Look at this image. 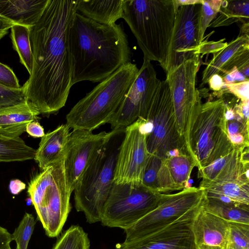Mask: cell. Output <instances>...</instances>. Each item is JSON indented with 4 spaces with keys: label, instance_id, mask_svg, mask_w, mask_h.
Returning a JSON list of instances; mask_svg holds the SVG:
<instances>
[{
    "label": "cell",
    "instance_id": "1",
    "mask_svg": "<svg viewBox=\"0 0 249 249\" xmlns=\"http://www.w3.org/2000/svg\"><path fill=\"white\" fill-rule=\"evenodd\" d=\"M78 0H49L35 25L29 27L32 72L22 86L26 100L41 114L65 106L72 84L69 32Z\"/></svg>",
    "mask_w": 249,
    "mask_h": 249
},
{
    "label": "cell",
    "instance_id": "2",
    "mask_svg": "<svg viewBox=\"0 0 249 249\" xmlns=\"http://www.w3.org/2000/svg\"><path fill=\"white\" fill-rule=\"evenodd\" d=\"M72 84L100 82L131 62L132 52L123 24L94 21L75 14L69 32Z\"/></svg>",
    "mask_w": 249,
    "mask_h": 249
},
{
    "label": "cell",
    "instance_id": "3",
    "mask_svg": "<svg viewBox=\"0 0 249 249\" xmlns=\"http://www.w3.org/2000/svg\"><path fill=\"white\" fill-rule=\"evenodd\" d=\"M143 54L165 71L175 20L173 0H124L122 18Z\"/></svg>",
    "mask_w": 249,
    "mask_h": 249
},
{
    "label": "cell",
    "instance_id": "4",
    "mask_svg": "<svg viewBox=\"0 0 249 249\" xmlns=\"http://www.w3.org/2000/svg\"><path fill=\"white\" fill-rule=\"evenodd\" d=\"M139 69L131 62L121 66L79 100L66 117L70 128L93 130L108 123L117 111Z\"/></svg>",
    "mask_w": 249,
    "mask_h": 249
},
{
    "label": "cell",
    "instance_id": "5",
    "mask_svg": "<svg viewBox=\"0 0 249 249\" xmlns=\"http://www.w3.org/2000/svg\"><path fill=\"white\" fill-rule=\"evenodd\" d=\"M225 113L222 97L201 102L195 109L184 140L198 171L234 148L228 135Z\"/></svg>",
    "mask_w": 249,
    "mask_h": 249
},
{
    "label": "cell",
    "instance_id": "6",
    "mask_svg": "<svg viewBox=\"0 0 249 249\" xmlns=\"http://www.w3.org/2000/svg\"><path fill=\"white\" fill-rule=\"evenodd\" d=\"M72 192L64 159L36 174L29 182L28 194L48 236L55 237L60 233L71 210Z\"/></svg>",
    "mask_w": 249,
    "mask_h": 249
},
{
    "label": "cell",
    "instance_id": "7",
    "mask_svg": "<svg viewBox=\"0 0 249 249\" xmlns=\"http://www.w3.org/2000/svg\"><path fill=\"white\" fill-rule=\"evenodd\" d=\"M124 129H116L74 190L75 209L84 213L89 223L101 221L104 205L114 183L115 165Z\"/></svg>",
    "mask_w": 249,
    "mask_h": 249
},
{
    "label": "cell",
    "instance_id": "8",
    "mask_svg": "<svg viewBox=\"0 0 249 249\" xmlns=\"http://www.w3.org/2000/svg\"><path fill=\"white\" fill-rule=\"evenodd\" d=\"M161 194L142 185L114 182L100 222L105 226L127 229L157 206Z\"/></svg>",
    "mask_w": 249,
    "mask_h": 249
},
{
    "label": "cell",
    "instance_id": "9",
    "mask_svg": "<svg viewBox=\"0 0 249 249\" xmlns=\"http://www.w3.org/2000/svg\"><path fill=\"white\" fill-rule=\"evenodd\" d=\"M146 120L152 126L146 137L147 148L150 154L167 158L175 149L188 153L184 141L177 131L172 97L166 80L160 81L159 85Z\"/></svg>",
    "mask_w": 249,
    "mask_h": 249
},
{
    "label": "cell",
    "instance_id": "10",
    "mask_svg": "<svg viewBox=\"0 0 249 249\" xmlns=\"http://www.w3.org/2000/svg\"><path fill=\"white\" fill-rule=\"evenodd\" d=\"M204 198L200 187H190L174 194L161 193L157 206L130 228L124 231L129 242L151 234L171 224Z\"/></svg>",
    "mask_w": 249,
    "mask_h": 249
},
{
    "label": "cell",
    "instance_id": "11",
    "mask_svg": "<svg viewBox=\"0 0 249 249\" xmlns=\"http://www.w3.org/2000/svg\"><path fill=\"white\" fill-rule=\"evenodd\" d=\"M149 132L147 121L142 119L125 128L115 165V183L142 185L144 171L151 156L146 145Z\"/></svg>",
    "mask_w": 249,
    "mask_h": 249
},
{
    "label": "cell",
    "instance_id": "12",
    "mask_svg": "<svg viewBox=\"0 0 249 249\" xmlns=\"http://www.w3.org/2000/svg\"><path fill=\"white\" fill-rule=\"evenodd\" d=\"M199 55H195L167 74L165 79L172 97L177 131L183 140L195 109L201 102L196 88V74L200 63Z\"/></svg>",
    "mask_w": 249,
    "mask_h": 249
},
{
    "label": "cell",
    "instance_id": "13",
    "mask_svg": "<svg viewBox=\"0 0 249 249\" xmlns=\"http://www.w3.org/2000/svg\"><path fill=\"white\" fill-rule=\"evenodd\" d=\"M160 82L151 61L143 58L135 80L108 123L112 130L125 128L139 119L146 120Z\"/></svg>",
    "mask_w": 249,
    "mask_h": 249
},
{
    "label": "cell",
    "instance_id": "14",
    "mask_svg": "<svg viewBox=\"0 0 249 249\" xmlns=\"http://www.w3.org/2000/svg\"><path fill=\"white\" fill-rule=\"evenodd\" d=\"M200 9L201 3H198L182 5L175 10L174 24L164 71L166 74L196 55L201 43Z\"/></svg>",
    "mask_w": 249,
    "mask_h": 249
},
{
    "label": "cell",
    "instance_id": "15",
    "mask_svg": "<svg viewBox=\"0 0 249 249\" xmlns=\"http://www.w3.org/2000/svg\"><path fill=\"white\" fill-rule=\"evenodd\" d=\"M115 131L95 134L87 130L74 129L70 132L64 162L67 181L72 192Z\"/></svg>",
    "mask_w": 249,
    "mask_h": 249
},
{
    "label": "cell",
    "instance_id": "16",
    "mask_svg": "<svg viewBox=\"0 0 249 249\" xmlns=\"http://www.w3.org/2000/svg\"><path fill=\"white\" fill-rule=\"evenodd\" d=\"M203 201L177 220L142 238L116 245V249H196L191 225Z\"/></svg>",
    "mask_w": 249,
    "mask_h": 249
},
{
    "label": "cell",
    "instance_id": "17",
    "mask_svg": "<svg viewBox=\"0 0 249 249\" xmlns=\"http://www.w3.org/2000/svg\"><path fill=\"white\" fill-rule=\"evenodd\" d=\"M203 205L195 216L191 225L196 247L227 248L229 222L205 211Z\"/></svg>",
    "mask_w": 249,
    "mask_h": 249
},
{
    "label": "cell",
    "instance_id": "18",
    "mask_svg": "<svg viewBox=\"0 0 249 249\" xmlns=\"http://www.w3.org/2000/svg\"><path fill=\"white\" fill-rule=\"evenodd\" d=\"M205 199L211 202L235 206H249V178L215 183L200 182Z\"/></svg>",
    "mask_w": 249,
    "mask_h": 249
},
{
    "label": "cell",
    "instance_id": "19",
    "mask_svg": "<svg viewBox=\"0 0 249 249\" xmlns=\"http://www.w3.org/2000/svg\"><path fill=\"white\" fill-rule=\"evenodd\" d=\"M40 112L27 100L19 104L0 107V135L17 138L25 131L27 125L36 120Z\"/></svg>",
    "mask_w": 249,
    "mask_h": 249
},
{
    "label": "cell",
    "instance_id": "20",
    "mask_svg": "<svg viewBox=\"0 0 249 249\" xmlns=\"http://www.w3.org/2000/svg\"><path fill=\"white\" fill-rule=\"evenodd\" d=\"M70 129L63 124L41 138L34 158L41 170L64 159Z\"/></svg>",
    "mask_w": 249,
    "mask_h": 249
},
{
    "label": "cell",
    "instance_id": "21",
    "mask_svg": "<svg viewBox=\"0 0 249 249\" xmlns=\"http://www.w3.org/2000/svg\"><path fill=\"white\" fill-rule=\"evenodd\" d=\"M49 0H0V16L14 24L30 27L36 24Z\"/></svg>",
    "mask_w": 249,
    "mask_h": 249
},
{
    "label": "cell",
    "instance_id": "22",
    "mask_svg": "<svg viewBox=\"0 0 249 249\" xmlns=\"http://www.w3.org/2000/svg\"><path fill=\"white\" fill-rule=\"evenodd\" d=\"M124 0H78L76 9L97 22L111 25L123 18Z\"/></svg>",
    "mask_w": 249,
    "mask_h": 249
},
{
    "label": "cell",
    "instance_id": "23",
    "mask_svg": "<svg viewBox=\"0 0 249 249\" xmlns=\"http://www.w3.org/2000/svg\"><path fill=\"white\" fill-rule=\"evenodd\" d=\"M225 116L228 135L233 146L241 149L249 147V121L244 117L240 103L225 102Z\"/></svg>",
    "mask_w": 249,
    "mask_h": 249
},
{
    "label": "cell",
    "instance_id": "24",
    "mask_svg": "<svg viewBox=\"0 0 249 249\" xmlns=\"http://www.w3.org/2000/svg\"><path fill=\"white\" fill-rule=\"evenodd\" d=\"M236 22L249 23V0H222L216 18L208 27L229 26Z\"/></svg>",
    "mask_w": 249,
    "mask_h": 249
},
{
    "label": "cell",
    "instance_id": "25",
    "mask_svg": "<svg viewBox=\"0 0 249 249\" xmlns=\"http://www.w3.org/2000/svg\"><path fill=\"white\" fill-rule=\"evenodd\" d=\"M249 47V36L240 35L233 39L223 50L214 53L212 59L202 72V82L203 85L208 82L211 77L218 74L221 67L236 53Z\"/></svg>",
    "mask_w": 249,
    "mask_h": 249
},
{
    "label": "cell",
    "instance_id": "26",
    "mask_svg": "<svg viewBox=\"0 0 249 249\" xmlns=\"http://www.w3.org/2000/svg\"><path fill=\"white\" fill-rule=\"evenodd\" d=\"M166 160L177 190L190 187L188 185V180L194 167L196 166L193 158L188 153H180L169 157Z\"/></svg>",
    "mask_w": 249,
    "mask_h": 249
},
{
    "label": "cell",
    "instance_id": "27",
    "mask_svg": "<svg viewBox=\"0 0 249 249\" xmlns=\"http://www.w3.org/2000/svg\"><path fill=\"white\" fill-rule=\"evenodd\" d=\"M36 152L20 137L11 138L0 135V162L34 159Z\"/></svg>",
    "mask_w": 249,
    "mask_h": 249
},
{
    "label": "cell",
    "instance_id": "28",
    "mask_svg": "<svg viewBox=\"0 0 249 249\" xmlns=\"http://www.w3.org/2000/svg\"><path fill=\"white\" fill-rule=\"evenodd\" d=\"M11 31L13 48L18 53L20 63L30 74L33 67V55L30 40L29 27L15 24L11 27Z\"/></svg>",
    "mask_w": 249,
    "mask_h": 249
},
{
    "label": "cell",
    "instance_id": "29",
    "mask_svg": "<svg viewBox=\"0 0 249 249\" xmlns=\"http://www.w3.org/2000/svg\"><path fill=\"white\" fill-rule=\"evenodd\" d=\"M244 149L234 147L227 154L199 170L198 177L203 182L214 180L228 171L241 159Z\"/></svg>",
    "mask_w": 249,
    "mask_h": 249
},
{
    "label": "cell",
    "instance_id": "30",
    "mask_svg": "<svg viewBox=\"0 0 249 249\" xmlns=\"http://www.w3.org/2000/svg\"><path fill=\"white\" fill-rule=\"evenodd\" d=\"M203 208L228 222L249 225V206H235L208 202L205 199Z\"/></svg>",
    "mask_w": 249,
    "mask_h": 249
},
{
    "label": "cell",
    "instance_id": "31",
    "mask_svg": "<svg viewBox=\"0 0 249 249\" xmlns=\"http://www.w3.org/2000/svg\"><path fill=\"white\" fill-rule=\"evenodd\" d=\"M87 233L79 226H71L62 234L52 249H89Z\"/></svg>",
    "mask_w": 249,
    "mask_h": 249
},
{
    "label": "cell",
    "instance_id": "32",
    "mask_svg": "<svg viewBox=\"0 0 249 249\" xmlns=\"http://www.w3.org/2000/svg\"><path fill=\"white\" fill-rule=\"evenodd\" d=\"M35 224L33 215L26 213L18 226L11 234L12 240L16 243V249H27Z\"/></svg>",
    "mask_w": 249,
    "mask_h": 249
},
{
    "label": "cell",
    "instance_id": "33",
    "mask_svg": "<svg viewBox=\"0 0 249 249\" xmlns=\"http://www.w3.org/2000/svg\"><path fill=\"white\" fill-rule=\"evenodd\" d=\"M228 246L233 249H249V225L229 222Z\"/></svg>",
    "mask_w": 249,
    "mask_h": 249
},
{
    "label": "cell",
    "instance_id": "34",
    "mask_svg": "<svg viewBox=\"0 0 249 249\" xmlns=\"http://www.w3.org/2000/svg\"><path fill=\"white\" fill-rule=\"evenodd\" d=\"M222 0H201L200 18V39L202 42L206 30L216 18Z\"/></svg>",
    "mask_w": 249,
    "mask_h": 249
},
{
    "label": "cell",
    "instance_id": "35",
    "mask_svg": "<svg viewBox=\"0 0 249 249\" xmlns=\"http://www.w3.org/2000/svg\"><path fill=\"white\" fill-rule=\"evenodd\" d=\"M236 68L246 77H249V47L236 53L220 69L218 74L222 76Z\"/></svg>",
    "mask_w": 249,
    "mask_h": 249
},
{
    "label": "cell",
    "instance_id": "36",
    "mask_svg": "<svg viewBox=\"0 0 249 249\" xmlns=\"http://www.w3.org/2000/svg\"><path fill=\"white\" fill-rule=\"evenodd\" d=\"M26 100L22 87L15 89L0 85V107L13 106Z\"/></svg>",
    "mask_w": 249,
    "mask_h": 249
},
{
    "label": "cell",
    "instance_id": "37",
    "mask_svg": "<svg viewBox=\"0 0 249 249\" xmlns=\"http://www.w3.org/2000/svg\"><path fill=\"white\" fill-rule=\"evenodd\" d=\"M0 85L11 89H19L18 80L13 71L7 66L0 62Z\"/></svg>",
    "mask_w": 249,
    "mask_h": 249
},
{
    "label": "cell",
    "instance_id": "38",
    "mask_svg": "<svg viewBox=\"0 0 249 249\" xmlns=\"http://www.w3.org/2000/svg\"><path fill=\"white\" fill-rule=\"evenodd\" d=\"M225 38L221 39L217 41L206 40L202 41L200 44L196 54H201L204 55L210 53H215L223 50L228 45L227 42H224Z\"/></svg>",
    "mask_w": 249,
    "mask_h": 249
},
{
    "label": "cell",
    "instance_id": "39",
    "mask_svg": "<svg viewBox=\"0 0 249 249\" xmlns=\"http://www.w3.org/2000/svg\"><path fill=\"white\" fill-rule=\"evenodd\" d=\"M230 93L233 94L241 101H249V80L226 85Z\"/></svg>",
    "mask_w": 249,
    "mask_h": 249
},
{
    "label": "cell",
    "instance_id": "40",
    "mask_svg": "<svg viewBox=\"0 0 249 249\" xmlns=\"http://www.w3.org/2000/svg\"><path fill=\"white\" fill-rule=\"evenodd\" d=\"M208 83L210 89L214 91L215 93H220V96L224 93H229L222 77L218 74L212 76Z\"/></svg>",
    "mask_w": 249,
    "mask_h": 249
},
{
    "label": "cell",
    "instance_id": "41",
    "mask_svg": "<svg viewBox=\"0 0 249 249\" xmlns=\"http://www.w3.org/2000/svg\"><path fill=\"white\" fill-rule=\"evenodd\" d=\"M226 85L231 84L244 81L249 80L236 68L221 76Z\"/></svg>",
    "mask_w": 249,
    "mask_h": 249
},
{
    "label": "cell",
    "instance_id": "42",
    "mask_svg": "<svg viewBox=\"0 0 249 249\" xmlns=\"http://www.w3.org/2000/svg\"><path fill=\"white\" fill-rule=\"evenodd\" d=\"M26 131L35 138H42L45 135L44 128L36 120L32 121L27 125Z\"/></svg>",
    "mask_w": 249,
    "mask_h": 249
},
{
    "label": "cell",
    "instance_id": "43",
    "mask_svg": "<svg viewBox=\"0 0 249 249\" xmlns=\"http://www.w3.org/2000/svg\"><path fill=\"white\" fill-rule=\"evenodd\" d=\"M12 241L11 234L5 228L0 226V249H9Z\"/></svg>",
    "mask_w": 249,
    "mask_h": 249
},
{
    "label": "cell",
    "instance_id": "44",
    "mask_svg": "<svg viewBox=\"0 0 249 249\" xmlns=\"http://www.w3.org/2000/svg\"><path fill=\"white\" fill-rule=\"evenodd\" d=\"M14 24L12 22L0 16V40L8 33L9 29Z\"/></svg>",
    "mask_w": 249,
    "mask_h": 249
},
{
    "label": "cell",
    "instance_id": "45",
    "mask_svg": "<svg viewBox=\"0 0 249 249\" xmlns=\"http://www.w3.org/2000/svg\"><path fill=\"white\" fill-rule=\"evenodd\" d=\"M26 184L18 179L11 180L9 184V189L11 193L14 195L18 194L25 189Z\"/></svg>",
    "mask_w": 249,
    "mask_h": 249
},
{
    "label": "cell",
    "instance_id": "46",
    "mask_svg": "<svg viewBox=\"0 0 249 249\" xmlns=\"http://www.w3.org/2000/svg\"><path fill=\"white\" fill-rule=\"evenodd\" d=\"M201 0H173L175 10L177 9L178 7L182 5H186L189 4H193L198 3H201Z\"/></svg>",
    "mask_w": 249,
    "mask_h": 249
},
{
    "label": "cell",
    "instance_id": "47",
    "mask_svg": "<svg viewBox=\"0 0 249 249\" xmlns=\"http://www.w3.org/2000/svg\"><path fill=\"white\" fill-rule=\"evenodd\" d=\"M196 249H202V248L198 246V247H196Z\"/></svg>",
    "mask_w": 249,
    "mask_h": 249
},
{
    "label": "cell",
    "instance_id": "48",
    "mask_svg": "<svg viewBox=\"0 0 249 249\" xmlns=\"http://www.w3.org/2000/svg\"><path fill=\"white\" fill-rule=\"evenodd\" d=\"M12 249L11 248V249Z\"/></svg>",
    "mask_w": 249,
    "mask_h": 249
}]
</instances>
